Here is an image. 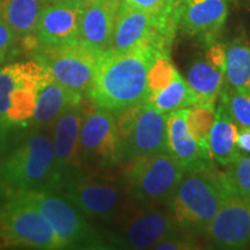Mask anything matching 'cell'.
Segmentation results:
<instances>
[{"mask_svg":"<svg viewBox=\"0 0 250 250\" xmlns=\"http://www.w3.org/2000/svg\"><path fill=\"white\" fill-rule=\"evenodd\" d=\"M159 52L153 46L143 45L120 54H102L86 92L88 101L115 115L145 102L148 71Z\"/></svg>","mask_w":250,"mask_h":250,"instance_id":"obj_1","label":"cell"},{"mask_svg":"<svg viewBox=\"0 0 250 250\" xmlns=\"http://www.w3.org/2000/svg\"><path fill=\"white\" fill-rule=\"evenodd\" d=\"M0 184L20 191L57 192L50 130H33L0 158Z\"/></svg>","mask_w":250,"mask_h":250,"instance_id":"obj_2","label":"cell"},{"mask_svg":"<svg viewBox=\"0 0 250 250\" xmlns=\"http://www.w3.org/2000/svg\"><path fill=\"white\" fill-rule=\"evenodd\" d=\"M228 188L225 174L215 169L214 165L186 170L167 206L181 229L202 235Z\"/></svg>","mask_w":250,"mask_h":250,"instance_id":"obj_3","label":"cell"},{"mask_svg":"<svg viewBox=\"0 0 250 250\" xmlns=\"http://www.w3.org/2000/svg\"><path fill=\"white\" fill-rule=\"evenodd\" d=\"M88 219L105 226L114 224L136 205L131 201L122 171L88 169L61 192Z\"/></svg>","mask_w":250,"mask_h":250,"instance_id":"obj_4","label":"cell"},{"mask_svg":"<svg viewBox=\"0 0 250 250\" xmlns=\"http://www.w3.org/2000/svg\"><path fill=\"white\" fill-rule=\"evenodd\" d=\"M0 247L62 249L48 220L20 190L0 184Z\"/></svg>","mask_w":250,"mask_h":250,"instance_id":"obj_5","label":"cell"},{"mask_svg":"<svg viewBox=\"0 0 250 250\" xmlns=\"http://www.w3.org/2000/svg\"><path fill=\"white\" fill-rule=\"evenodd\" d=\"M121 171L131 201L138 206H167L184 174L170 152L127 162Z\"/></svg>","mask_w":250,"mask_h":250,"instance_id":"obj_6","label":"cell"},{"mask_svg":"<svg viewBox=\"0 0 250 250\" xmlns=\"http://www.w3.org/2000/svg\"><path fill=\"white\" fill-rule=\"evenodd\" d=\"M179 12L148 13L122 0L110 45L105 52L120 54L138 46L149 45L170 55L171 44L179 28Z\"/></svg>","mask_w":250,"mask_h":250,"instance_id":"obj_7","label":"cell"},{"mask_svg":"<svg viewBox=\"0 0 250 250\" xmlns=\"http://www.w3.org/2000/svg\"><path fill=\"white\" fill-rule=\"evenodd\" d=\"M43 214L62 249H108L103 234L89 224L88 218L61 193L22 191Z\"/></svg>","mask_w":250,"mask_h":250,"instance_id":"obj_8","label":"cell"},{"mask_svg":"<svg viewBox=\"0 0 250 250\" xmlns=\"http://www.w3.org/2000/svg\"><path fill=\"white\" fill-rule=\"evenodd\" d=\"M168 206L133 205L103 234L108 249H153L179 229Z\"/></svg>","mask_w":250,"mask_h":250,"instance_id":"obj_9","label":"cell"},{"mask_svg":"<svg viewBox=\"0 0 250 250\" xmlns=\"http://www.w3.org/2000/svg\"><path fill=\"white\" fill-rule=\"evenodd\" d=\"M123 165L168 149L167 116L149 101L115 115Z\"/></svg>","mask_w":250,"mask_h":250,"instance_id":"obj_10","label":"cell"},{"mask_svg":"<svg viewBox=\"0 0 250 250\" xmlns=\"http://www.w3.org/2000/svg\"><path fill=\"white\" fill-rule=\"evenodd\" d=\"M80 155L88 169H116L123 165L115 114L89 103L80 127Z\"/></svg>","mask_w":250,"mask_h":250,"instance_id":"obj_11","label":"cell"},{"mask_svg":"<svg viewBox=\"0 0 250 250\" xmlns=\"http://www.w3.org/2000/svg\"><path fill=\"white\" fill-rule=\"evenodd\" d=\"M101 56L99 51L81 42L52 48L37 46L33 51V59L48 71L52 79L85 95Z\"/></svg>","mask_w":250,"mask_h":250,"instance_id":"obj_12","label":"cell"},{"mask_svg":"<svg viewBox=\"0 0 250 250\" xmlns=\"http://www.w3.org/2000/svg\"><path fill=\"white\" fill-rule=\"evenodd\" d=\"M229 184V183H228ZM202 236L215 249H246L250 240V198L229 186Z\"/></svg>","mask_w":250,"mask_h":250,"instance_id":"obj_13","label":"cell"},{"mask_svg":"<svg viewBox=\"0 0 250 250\" xmlns=\"http://www.w3.org/2000/svg\"><path fill=\"white\" fill-rule=\"evenodd\" d=\"M83 111L85 102L64 112L50 129L55 151L57 193L86 171L80 155V127Z\"/></svg>","mask_w":250,"mask_h":250,"instance_id":"obj_14","label":"cell"},{"mask_svg":"<svg viewBox=\"0 0 250 250\" xmlns=\"http://www.w3.org/2000/svg\"><path fill=\"white\" fill-rule=\"evenodd\" d=\"M179 14L183 34L210 45L226 24L228 0H182Z\"/></svg>","mask_w":250,"mask_h":250,"instance_id":"obj_15","label":"cell"},{"mask_svg":"<svg viewBox=\"0 0 250 250\" xmlns=\"http://www.w3.org/2000/svg\"><path fill=\"white\" fill-rule=\"evenodd\" d=\"M81 13L83 9L71 2H48L37 22V46L52 48L79 42Z\"/></svg>","mask_w":250,"mask_h":250,"instance_id":"obj_16","label":"cell"},{"mask_svg":"<svg viewBox=\"0 0 250 250\" xmlns=\"http://www.w3.org/2000/svg\"><path fill=\"white\" fill-rule=\"evenodd\" d=\"M121 5L122 0H96L83 8L79 24V42L104 54L110 45Z\"/></svg>","mask_w":250,"mask_h":250,"instance_id":"obj_17","label":"cell"},{"mask_svg":"<svg viewBox=\"0 0 250 250\" xmlns=\"http://www.w3.org/2000/svg\"><path fill=\"white\" fill-rule=\"evenodd\" d=\"M187 109L168 114V149L184 171L213 166L211 153L203 149L190 133L187 123Z\"/></svg>","mask_w":250,"mask_h":250,"instance_id":"obj_18","label":"cell"},{"mask_svg":"<svg viewBox=\"0 0 250 250\" xmlns=\"http://www.w3.org/2000/svg\"><path fill=\"white\" fill-rule=\"evenodd\" d=\"M83 100V94L67 88L50 78L39 90L33 130H50L64 112L81 104Z\"/></svg>","mask_w":250,"mask_h":250,"instance_id":"obj_19","label":"cell"},{"mask_svg":"<svg viewBox=\"0 0 250 250\" xmlns=\"http://www.w3.org/2000/svg\"><path fill=\"white\" fill-rule=\"evenodd\" d=\"M44 0H0V18L27 49L37 48L35 31Z\"/></svg>","mask_w":250,"mask_h":250,"instance_id":"obj_20","label":"cell"},{"mask_svg":"<svg viewBox=\"0 0 250 250\" xmlns=\"http://www.w3.org/2000/svg\"><path fill=\"white\" fill-rule=\"evenodd\" d=\"M237 136L239 126L228 112L225 102L220 99L215 110V120L210 132L208 146L212 159L221 167L226 168L241 153L237 147Z\"/></svg>","mask_w":250,"mask_h":250,"instance_id":"obj_21","label":"cell"},{"mask_svg":"<svg viewBox=\"0 0 250 250\" xmlns=\"http://www.w3.org/2000/svg\"><path fill=\"white\" fill-rule=\"evenodd\" d=\"M189 86L196 95V105L215 108L226 80L225 71L214 66L205 57L192 62L187 72Z\"/></svg>","mask_w":250,"mask_h":250,"instance_id":"obj_22","label":"cell"},{"mask_svg":"<svg viewBox=\"0 0 250 250\" xmlns=\"http://www.w3.org/2000/svg\"><path fill=\"white\" fill-rule=\"evenodd\" d=\"M225 77L228 86L250 94V48L243 36L226 46Z\"/></svg>","mask_w":250,"mask_h":250,"instance_id":"obj_23","label":"cell"},{"mask_svg":"<svg viewBox=\"0 0 250 250\" xmlns=\"http://www.w3.org/2000/svg\"><path fill=\"white\" fill-rule=\"evenodd\" d=\"M164 114L168 115L175 110L196 105V95L188 81L177 73L173 81L159 93L146 100Z\"/></svg>","mask_w":250,"mask_h":250,"instance_id":"obj_24","label":"cell"},{"mask_svg":"<svg viewBox=\"0 0 250 250\" xmlns=\"http://www.w3.org/2000/svg\"><path fill=\"white\" fill-rule=\"evenodd\" d=\"M215 120V108L204 105H192L187 109V123L190 133L199 146L206 152H210L208 138L212 125Z\"/></svg>","mask_w":250,"mask_h":250,"instance_id":"obj_25","label":"cell"},{"mask_svg":"<svg viewBox=\"0 0 250 250\" xmlns=\"http://www.w3.org/2000/svg\"><path fill=\"white\" fill-rule=\"evenodd\" d=\"M177 73L179 72L170 61V55L159 52L148 71L147 99L169 85Z\"/></svg>","mask_w":250,"mask_h":250,"instance_id":"obj_26","label":"cell"},{"mask_svg":"<svg viewBox=\"0 0 250 250\" xmlns=\"http://www.w3.org/2000/svg\"><path fill=\"white\" fill-rule=\"evenodd\" d=\"M220 99L239 127H250V94L236 90L227 85Z\"/></svg>","mask_w":250,"mask_h":250,"instance_id":"obj_27","label":"cell"},{"mask_svg":"<svg viewBox=\"0 0 250 250\" xmlns=\"http://www.w3.org/2000/svg\"><path fill=\"white\" fill-rule=\"evenodd\" d=\"M224 174L233 189L250 198V155L240 153L227 166Z\"/></svg>","mask_w":250,"mask_h":250,"instance_id":"obj_28","label":"cell"},{"mask_svg":"<svg viewBox=\"0 0 250 250\" xmlns=\"http://www.w3.org/2000/svg\"><path fill=\"white\" fill-rule=\"evenodd\" d=\"M203 245L199 242L198 235L195 233L179 228L171 233L170 235L165 237L162 241L154 246L155 250H193L202 249Z\"/></svg>","mask_w":250,"mask_h":250,"instance_id":"obj_29","label":"cell"},{"mask_svg":"<svg viewBox=\"0 0 250 250\" xmlns=\"http://www.w3.org/2000/svg\"><path fill=\"white\" fill-rule=\"evenodd\" d=\"M125 4L153 14L179 12L182 0H123Z\"/></svg>","mask_w":250,"mask_h":250,"instance_id":"obj_30","label":"cell"},{"mask_svg":"<svg viewBox=\"0 0 250 250\" xmlns=\"http://www.w3.org/2000/svg\"><path fill=\"white\" fill-rule=\"evenodd\" d=\"M18 39L14 35L5 21L0 18V62L4 64L5 61L13 57L17 52Z\"/></svg>","mask_w":250,"mask_h":250,"instance_id":"obj_31","label":"cell"},{"mask_svg":"<svg viewBox=\"0 0 250 250\" xmlns=\"http://www.w3.org/2000/svg\"><path fill=\"white\" fill-rule=\"evenodd\" d=\"M226 46L223 43L213 42L212 44L208 45L205 58L212 62L214 66L226 72Z\"/></svg>","mask_w":250,"mask_h":250,"instance_id":"obj_32","label":"cell"},{"mask_svg":"<svg viewBox=\"0 0 250 250\" xmlns=\"http://www.w3.org/2000/svg\"><path fill=\"white\" fill-rule=\"evenodd\" d=\"M237 147L240 152L250 154V127H240L239 129Z\"/></svg>","mask_w":250,"mask_h":250,"instance_id":"obj_33","label":"cell"},{"mask_svg":"<svg viewBox=\"0 0 250 250\" xmlns=\"http://www.w3.org/2000/svg\"><path fill=\"white\" fill-rule=\"evenodd\" d=\"M59 1H67V2H71V4L78 6V7H80L81 9H83L87 6L93 4L94 1H96V0H59Z\"/></svg>","mask_w":250,"mask_h":250,"instance_id":"obj_34","label":"cell"},{"mask_svg":"<svg viewBox=\"0 0 250 250\" xmlns=\"http://www.w3.org/2000/svg\"><path fill=\"white\" fill-rule=\"evenodd\" d=\"M45 2H54V1H59V0H44Z\"/></svg>","mask_w":250,"mask_h":250,"instance_id":"obj_35","label":"cell"},{"mask_svg":"<svg viewBox=\"0 0 250 250\" xmlns=\"http://www.w3.org/2000/svg\"><path fill=\"white\" fill-rule=\"evenodd\" d=\"M248 248H250V240H249V245H248Z\"/></svg>","mask_w":250,"mask_h":250,"instance_id":"obj_36","label":"cell"},{"mask_svg":"<svg viewBox=\"0 0 250 250\" xmlns=\"http://www.w3.org/2000/svg\"><path fill=\"white\" fill-rule=\"evenodd\" d=\"M1 64H2V62H0V65H1Z\"/></svg>","mask_w":250,"mask_h":250,"instance_id":"obj_37","label":"cell"},{"mask_svg":"<svg viewBox=\"0 0 250 250\" xmlns=\"http://www.w3.org/2000/svg\"><path fill=\"white\" fill-rule=\"evenodd\" d=\"M249 48H250V46H249Z\"/></svg>","mask_w":250,"mask_h":250,"instance_id":"obj_38","label":"cell"}]
</instances>
